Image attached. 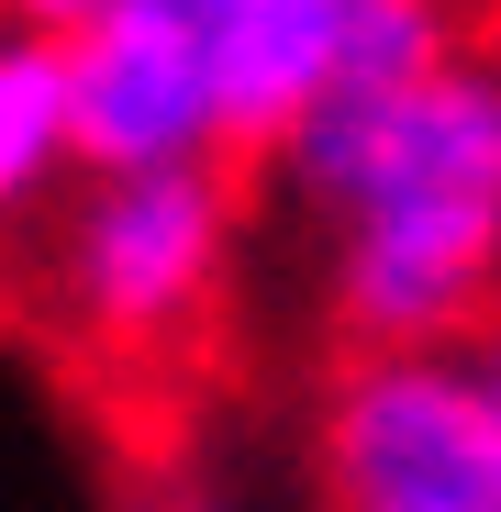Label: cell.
<instances>
[{
  "label": "cell",
  "mask_w": 501,
  "mask_h": 512,
  "mask_svg": "<svg viewBox=\"0 0 501 512\" xmlns=\"http://www.w3.org/2000/svg\"><path fill=\"white\" fill-rule=\"evenodd\" d=\"M334 346H468L501 323V56L334 90L279 156Z\"/></svg>",
  "instance_id": "6da1fadb"
},
{
  "label": "cell",
  "mask_w": 501,
  "mask_h": 512,
  "mask_svg": "<svg viewBox=\"0 0 501 512\" xmlns=\"http://www.w3.org/2000/svg\"><path fill=\"white\" fill-rule=\"evenodd\" d=\"M34 245L45 334L123 390H167L212 357L245 268L234 167H156V179H67Z\"/></svg>",
  "instance_id": "7a4b0ae2"
},
{
  "label": "cell",
  "mask_w": 501,
  "mask_h": 512,
  "mask_svg": "<svg viewBox=\"0 0 501 512\" xmlns=\"http://www.w3.org/2000/svg\"><path fill=\"white\" fill-rule=\"evenodd\" d=\"M301 457L312 512H501V323L334 357Z\"/></svg>",
  "instance_id": "3957f363"
},
{
  "label": "cell",
  "mask_w": 501,
  "mask_h": 512,
  "mask_svg": "<svg viewBox=\"0 0 501 512\" xmlns=\"http://www.w3.org/2000/svg\"><path fill=\"white\" fill-rule=\"evenodd\" d=\"M56 123L67 179H156V167H234L212 67L179 0H112L56 45Z\"/></svg>",
  "instance_id": "277c9868"
},
{
  "label": "cell",
  "mask_w": 501,
  "mask_h": 512,
  "mask_svg": "<svg viewBox=\"0 0 501 512\" xmlns=\"http://www.w3.org/2000/svg\"><path fill=\"white\" fill-rule=\"evenodd\" d=\"M201 67H212V112H223V156L257 167L279 156L334 90H346V34L357 0H179Z\"/></svg>",
  "instance_id": "5b68a950"
},
{
  "label": "cell",
  "mask_w": 501,
  "mask_h": 512,
  "mask_svg": "<svg viewBox=\"0 0 501 512\" xmlns=\"http://www.w3.org/2000/svg\"><path fill=\"white\" fill-rule=\"evenodd\" d=\"M67 190V123H56V45L0 34V245H23Z\"/></svg>",
  "instance_id": "8992f818"
},
{
  "label": "cell",
  "mask_w": 501,
  "mask_h": 512,
  "mask_svg": "<svg viewBox=\"0 0 501 512\" xmlns=\"http://www.w3.org/2000/svg\"><path fill=\"white\" fill-rule=\"evenodd\" d=\"M112 0H0V34H34V45H67L78 23H101Z\"/></svg>",
  "instance_id": "52a82bcc"
},
{
  "label": "cell",
  "mask_w": 501,
  "mask_h": 512,
  "mask_svg": "<svg viewBox=\"0 0 501 512\" xmlns=\"http://www.w3.org/2000/svg\"><path fill=\"white\" fill-rule=\"evenodd\" d=\"M134 512H245V490H234V479H212V468H167Z\"/></svg>",
  "instance_id": "ba28073f"
},
{
  "label": "cell",
  "mask_w": 501,
  "mask_h": 512,
  "mask_svg": "<svg viewBox=\"0 0 501 512\" xmlns=\"http://www.w3.org/2000/svg\"><path fill=\"white\" fill-rule=\"evenodd\" d=\"M490 56H501V12H490Z\"/></svg>",
  "instance_id": "9c48e42d"
}]
</instances>
